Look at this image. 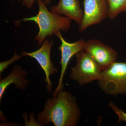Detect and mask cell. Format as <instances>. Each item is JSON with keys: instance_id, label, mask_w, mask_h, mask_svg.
I'll use <instances>...</instances> for the list:
<instances>
[{"instance_id": "12", "label": "cell", "mask_w": 126, "mask_h": 126, "mask_svg": "<svg viewBox=\"0 0 126 126\" xmlns=\"http://www.w3.org/2000/svg\"><path fill=\"white\" fill-rule=\"evenodd\" d=\"M109 106L112 108L113 111L118 116V123L121 122H126V113L122 109H119L115 103L111 101L109 102Z\"/></svg>"}, {"instance_id": "8", "label": "cell", "mask_w": 126, "mask_h": 126, "mask_svg": "<svg viewBox=\"0 0 126 126\" xmlns=\"http://www.w3.org/2000/svg\"><path fill=\"white\" fill-rule=\"evenodd\" d=\"M84 51L94 59L102 70L115 62L117 57V52L115 50L98 40L86 41Z\"/></svg>"}, {"instance_id": "4", "label": "cell", "mask_w": 126, "mask_h": 126, "mask_svg": "<svg viewBox=\"0 0 126 126\" xmlns=\"http://www.w3.org/2000/svg\"><path fill=\"white\" fill-rule=\"evenodd\" d=\"M76 64L71 68L70 78L80 85L98 80L102 69L94 59L85 51L75 55Z\"/></svg>"}, {"instance_id": "3", "label": "cell", "mask_w": 126, "mask_h": 126, "mask_svg": "<svg viewBox=\"0 0 126 126\" xmlns=\"http://www.w3.org/2000/svg\"><path fill=\"white\" fill-rule=\"evenodd\" d=\"M98 84L106 93L126 94V63L114 62L102 70Z\"/></svg>"}, {"instance_id": "9", "label": "cell", "mask_w": 126, "mask_h": 126, "mask_svg": "<svg viewBox=\"0 0 126 126\" xmlns=\"http://www.w3.org/2000/svg\"><path fill=\"white\" fill-rule=\"evenodd\" d=\"M27 74V71L22 69L19 65H16L7 77L4 79L0 77V102L1 101L6 89L11 84L14 83L16 89H20L23 91H25L30 83L29 81L25 79Z\"/></svg>"}, {"instance_id": "1", "label": "cell", "mask_w": 126, "mask_h": 126, "mask_svg": "<svg viewBox=\"0 0 126 126\" xmlns=\"http://www.w3.org/2000/svg\"><path fill=\"white\" fill-rule=\"evenodd\" d=\"M81 115L75 97L61 90L56 96L47 99L36 119L41 126L52 123L55 126H76Z\"/></svg>"}, {"instance_id": "5", "label": "cell", "mask_w": 126, "mask_h": 126, "mask_svg": "<svg viewBox=\"0 0 126 126\" xmlns=\"http://www.w3.org/2000/svg\"><path fill=\"white\" fill-rule=\"evenodd\" d=\"M83 19L79 31L82 32L88 27L101 23L109 16L107 0H84Z\"/></svg>"}, {"instance_id": "11", "label": "cell", "mask_w": 126, "mask_h": 126, "mask_svg": "<svg viewBox=\"0 0 126 126\" xmlns=\"http://www.w3.org/2000/svg\"><path fill=\"white\" fill-rule=\"evenodd\" d=\"M109 6L108 17L113 19L119 14L126 12V0H107Z\"/></svg>"}, {"instance_id": "6", "label": "cell", "mask_w": 126, "mask_h": 126, "mask_svg": "<svg viewBox=\"0 0 126 126\" xmlns=\"http://www.w3.org/2000/svg\"><path fill=\"white\" fill-rule=\"evenodd\" d=\"M53 44V40L49 41V39H46L40 48L31 53L23 51L21 55V56H29L34 59L40 65L45 73V82L47 83L46 88L49 93L52 92L53 87L50 77L58 71V69L54 67L50 59V51Z\"/></svg>"}, {"instance_id": "14", "label": "cell", "mask_w": 126, "mask_h": 126, "mask_svg": "<svg viewBox=\"0 0 126 126\" xmlns=\"http://www.w3.org/2000/svg\"><path fill=\"white\" fill-rule=\"evenodd\" d=\"M20 0H18L19 1H20ZM35 0H23L21 2V4L27 7V9H30L33 7ZM52 0H45L44 1L46 4L48 5L49 4Z\"/></svg>"}, {"instance_id": "7", "label": "cell", "mask_w": 126, "mask_h": 126, "mask_svg": "<svg viewBox=\"0 0 126 126\" xmlns=\"http://www.w3.org/2000/svg\"><path fill=\"white\" fill-rule=\"evenodd\" d=\"M54 35L59 38L61 41V45L59 47V49L61 52L60 63L61 69L58 84L52 94L53 96H56L59 91L63 90V79L68 64L71 59L74 55L79 52L84 51L86 42L83 39H81L74 43L67 42L62 36L60 31L57 32Z\"/></svg>"}, {"instance_id": "2", "label": "cell", "mask_w": 126, "mask_h": 126, "mask_svg": "<svg viewBox=\"0 0 126 126\" xmlns=\"http://www.w3.org/2000/svg\"><path fill=\"white\" fill-rule=\"evenodd\" d=\"M38 13L35 16L24 18L20 21H34L38 26L39 32L35 36V40L37 41L40 46L47 36L50 37L58 31L67 32L70 27L71 19L63 17L60 14L50 12L46 6L45 1L38 0Z\"/></svg>"}, {"instance_id": "10", "label": "cell", "mask_w": 126, "mask_h": 126, "mask_svg": "<svg viewBox=\"0 0 126 126\" xmlns=\"http://www.w3.org/2000/svg\"><path fill=\"white\" fill-rule=\"evenodd\" d=\"M51 11L64 15L79 25L83 19V11L81 8L79 0H60L57 5L51 7Z\"/></svg>"}, {"instance_id": "13", "label": "cell", "mask_w": 126, "mask_h": 126, "mask_svg": "<svg viewBox=\"0 0 126 126\" xmlns=\"http://www.w3.org/2000/svg\"><path fill=\"white\" fill-rule=\"evenodd\" d=\"M22 56L21 55H18L16 54V51H15V54L13 57L9 60H7L0 63V73H1L4 72V70L7 68L9 65L13 63L16 60H18L21 58Z\"/></svg>"}]
</instances>
